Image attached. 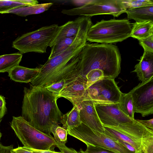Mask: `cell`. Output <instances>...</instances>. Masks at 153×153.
<instances>
[{
  "label": "cell",
  "instance_id": "45",
  "mask_svg": "<svg viewBox=\"0 0 153 153\" xmlns=\"http://www.w3.org/2000/svg\"><path fill=\"white\" fill-rule=\"evenodd\" d=\"M143 153H144L143 152Z\"/></svg>",
  "mask_w": 153,
  "mask_h": 153
},
{
  "label": "cell",
  "instance_id": "43",
  "mask_svg": "<svg viewBox=\"0 0 153 153\" xmlns=\"http://www.w3.org/2000/svg\"><path fill=\"white\" fill-rule=\"evenodd\" d=\"M1 120H2V118H1L0 117V123H1Z\"/></svg>",
  "mask_w": 153,
  "mask_h": 153
},
{
  "label": "cell",
  "instance_id": "27",
  "mask_svg": "<svg viewBox=\"0 0 153 153\" xmlns=\"http://www.w3.org/2000/svg\"><path fill=\"white\" fill-rule=\"evenodd\" d=\"M120 1L126 9L153 5V0H120Z\"/></svg>",
  "mask_w": 153,
  "mask_h": 153
},
{
  "label": "cell",
  "instance_id": "9",
  "mask_svg": "<svg viewBox=\"0 0 153 153\" xmlns=\"http://www.w3.org/2000/svg\"><path fill=\"white\" fill-rule=\"evenodd\" d=\"M87 90V100H92L94 104L119 103L122 93L114 79L107 77L97 81Z\"/></svg>",
  "mask_w": 153,
  "mask_h": 153
},
{
  "label": "cell",
  "instance_id": "34",
  "mask_svg": "<svg viewBox=\"0 0 153 153\" xmlns=\"http://www.w3.org/2000/svg\"><path fill=\"white\" fill-rule=\"evenodd\" d=\"M11 153H33L30 148L24 146H18L11 150Z\"/></svg>",
  "mask_w": 153,
  "mask_h": 153
},
{
  "label": "cell",
  "instance_id": "44",
  "mask_svg": "<svg viewBox=\"0 0 153 153\" xmlns=\"http://www.w3.org/2000/svg\"><path fill=\"white\" fill-rule=\"evenodd\" d=\"M143 151H142L141 152L139 153H143Z\"/></svg>",
  "mask_w": 153,
  "mask_h": 153
},
{
  "label": "cell",
  "instance_id": "35",
  "mask_svg": "<svg viewBox=\"0 0 153 153\" xmlns=\"http://www.w3.org/2000/svg\"><path fill=\"white\" fill-rule=\"evenodd\" d=\"M56 146L59 149L62 153H79L74 149L68 148L65 145L61 146L56 144Z\"/></svg>",
  "mask_w": 153,
  "mask_h": 153
},
{
  "label": "cell",
  "instance_id": "25",
  "mask_svg": "<svg viewBox=\"0 0 153 153\" xmlns=\"http://www.w3.org/2000/svg\"><path fill=\"white\" fill-rule=\"evenodd\" d=\"M51 132L54 136L53 137L57 144L61 146L65 145L68 134L67 129L57 124L53 126L51 128Z\"/></svg>",
  "mask_w": 153,
  "mask_h": 153
},
{
  "label": "cell",
  "instance_id": "23",
  "mask_svg": "<svg viewBox=\"0 0 153 153\" xmlns=\"http://www.w3.org/2000/svg\"><path fill=\"white\" fill-rule=\"evenodd\" d=\"M104 128V134L112 138L119 139L130 144L136 149L137 153L142 151L141 143L135 141L124 134L113 129L107 126H103Z\"/></svg>",
  "mask_w": 153,
  "mask_h": 153
},
{
  "label": "cell",
  "instance_id": "11",
  "mask_svg": "<svg viewBox=\"0 0 153 153\" xmlns=\"http://www.w3.org/2000/svg\"><path fill=\"white\" fill-rule=\"evenodd\" d=\"M94 104L99 117L103 126H117L121 124L133 122L135 120L121 111L119 103Z\"/></svg>",
  "mask_w": 153,
  "mask_h": 153
},
{
  "label": "cell",
  "instance_id": "31",
  "mask_svg": "<svg viewBox=\"0 0 153 153\" xmlns=\"http://www.w3.org/2000/svg\"><path fill=\"white\" fill-rule=\"evenodd\" d=\"M138 40L140 45L144 49V51L153 53V35Z\"/></svg>",
  "mask_w": 153,
  "mask_h": 153
},
{
  "label": "cell",
  "instance_id": "29",
  "mask_svg": "<svg viewBox=\"0 0 153 153\" xmlns=\"http://www.w3.org/2000/svg\"><path fill=\"white\" fill-rule=\"evenodd\" d=\"M104 77L103 71L100 69H94L90 71L86 75L87 88L99 80Z\"/></svg>",
  "mask_w": 153,
  "mask_h": 153
},
{
  "label": "cell",
  "instance_id": "28",
  "mask_svg": "<svg viewBox=\"0 0 153 153\" xmlns=\"http://www.w3.org/2000/svg\"><path fill=\"white\" fill-rule=\"evenodd\" d=\"M76 80H74L71 79H62L45 88L48 91L56 96L58 97V96L64 88L71 83Z\"/></svg>",
  "mask_w": 153,
  "mask_h": 153
},
{
  "label": "cell",
  "instance_id": "32",
  "mask_svg": "<svg viewBox=\"0 0 153 153\" xmlns=\"http://www.w3.org/2000/svg\"><path fill=\"white\" fill-rule=\"evenodd\" d=\"M87 149L85 153H117L112 150L100 147L87 144Z\"/></svg>",
  "mask_w": 153,
  "mask_h": 153
},
{
  "label": "cell",
  "instance_id": "26",
  "mask_svg": "<svg viewBox=\"0 0 153 153\" xmlns=\"http://www.w3.org/2000/svg\"><path fill=\"white\" fill-rule=\"evenodd\" d=\"M30 6L25 0H0V13H5L14 8L22 6Z\"/></svg>",
  "mask_w": 153,
  "mask_h": 153
},
{
  "label": "cell",
  "instance_id": "36",
  "mask_svg": "<svg viewBox=\"0 0 153 153\" xmlns=\"http://www.w3.org/2000/svg\"><path fill=\"white\" fill-rule=\"evenodd\" d=\"M112 139L116 141L117 142L119 143L121 145L126 148L130 151L133 152L134 153H137V151L136 149L134 147H133L130 144L119 139H114L113 138Z\"/></svg>",
  "mask_w": 153,
  "mask_h": 153
},
{
  "label": "cell",
  "instance_id": "2",
  "mask_svg": "<svg viewBox=\"0 0 153 153\" xmlns=\"http://www.w3.org/2000/svg\"><path fill=\"white\" fill-rule=\"evenodd\" d=\"M86 37L75 42L65 51L48 59L30 82L33 86L46 87L64 79L75 80L80 76L78 63L79 54L86 43Z\"/></svg>",
  "mask_w": 153,
  "mask_h": 153
},
{
  "label": "cell",
  "instance_id": "40",
  "mask_svg": "<svg viewBox=\"0 0 153 153\" xmlns=\"http://www.w3.org/2000/svg\"><path fill=\"white\" fill-rule=\"evenodd\" d=\"M92 0H72V3L75 4L82 6L90 3Z\"/></svg>",
  "mask_w": 153,
  "mask_h": 153
},
{
  "label": "cell",
  "instance_id": "13",
  "mask_svg": "<svg viewBox=\"0 0 153 153\" xmlns=\"http://www.w3.org/2000/svg\"><path fill=\"white\" fill-rule=\"evenodd\" d=\"M78 107L82 123L94 130L104 133V126L99 117L93 101L90 100H85Z\"/></svg>",
  "mask_w": 153,
  "mask_h": 153
},
{
  "label": "cell",
  "instance_id": "5",
  "mask_svg": "<svg viewBox=\"0 0 153 153\" xmlns=\"http://www.w3.org/2000/svg\"><path fill=\"white\" fill-rule=\"evenodd\" d=\"M10 125L16 136L26 147L54 150L57 143L51 134L42 132L31 126L21 116H13Z\"/></svg>",
  "mask_w": 153,
  "mask_h": 153
},
{
  "label": "cell",
  "instance_id": "21",
  "mask_svg": "<svg viewBox=\"0 0 153 153\" xmlns=\"http://www.w3.org/2000/svg\"><path fill=\"white\" fill-rule=\"evenodd\" d=\"M61 123L62 127L67 130L78 126L82 123L79 115V110L78 106H74L71 111L63 114Z\"/></svg>",
  "mask_w": 153,
  "mask_h": 153
},
{
  "label": "cell",
  "instance_id": "37",
  "mask_svg": "<svg viewBox=\"0 0 153 153\" xmlns=\"http://www.w3.org/2000/svg\"><path fill=\"white\" fill-rule=\"evenodd\" d=\"M140 123L147 128L153 131V119L148 120H136Z\"/></svg>",
  "mask_w": 153,
  "mask_h": 153
},
{
  "label": "cell",
  "instance_id": "17",
  "mask_svg": "<svg viewBox=\"0 0 153 153\" xmlns=\"http://www.w3.org/2000/svg\"><path fill=\"white\" fill-rule=\"evenodd\" d=\"M39 70V68H31L19 65L8 72V76L15 82L28 83L31 82Z\"/></svg>",
  "mask_w": 153,
  "mask_h": 153
},
{
  "label": "cell",
  "instance_id": "22",
  "mask_svg": "<svg viewBox=\"0 0 153 153\" xmlns=\"http://www.w3.org/2000/svg\"><path fill=\"white\" fill-rule=\"evenodd\" d=\"M22 56L19 53L0 55V73L8 72L19 65Z\"/></svg>",
  "mask_w": 153,
  "mask_h": 153
},
{
  "label": "cell",
  "instance_id": "20",
  "mask_svg": "<svg viewBox=\"0 0 153 153\" xmlns=\"http://www.w3.org/2000/svg\"><path fill=\"white\" fill-rule=\"evenodd\" d=\"M132 25L131 37L138 40L153 35V21L135 22Z\"/></svg>",
  "mask_w": 153,
  "mask_h": 153
},
{
  "label": "cell",
  "instance_id": "6",
  "mask_svg": "<svg viewBox=\"0 0 153 153\" xmlns=\"http://www.w3.org/2000/svg\"><path fill=\"white\" fill-rule=\"evenodd\" d=\"M59 27L58 25L53 24L24 34L13 42L12 47L21 54L30 52L46 53Z\"/></svg>",
  "mask_w": 153,
  "mask_h": 153
},
{
  "label": "cell",
  "instance_id": "24",
  "mask_svg": "<svg viewBox=\"0 0 153 153\" xmlns=\"http://www.w3.org/2000/svg\"><path fill=\"white\" fill-rule=\"evenodd\" d=\"M120 109L127 116L134 120L135 113L134 105L131 94L121 93L119 103Z\"/></svg>",
  "mask_w": 153,
  "mask_h": 153
},
{
  "label": "cell",
  "instance_id": "33",
  "mask_svg": "<svg viewBox=\"0 0 153 153\" xmlns=\"http://www.w3.org/2000/svg\"><path fill=\"white\" fill-rule=\"evenodd\" d=\"M7 111L6 102L4 97L0 95V117L2 118Z\"/></svg>",
  "mask_w": 153,
  "mask_h": 153
},
{
  "label": "cell",
  "instance_id": "8",
  "mask_svg": "<svg viewBox=\"0 0 153 153\" xmlns=\"http://www.w3.org/2000/svg\"><path fill=\"white\" fill-rule=\"evenodd\" d=\"M126 9L120 0H92L83 6L69 9H63L61 13L68 16L91 17L100 15H110L118 17L126 13Z\"/></svg>",
  "mask_w": 153,
  "mask_h": 153
},
{
  "label": "cell",
  "instance_id": "4",
  "mask_svg": "<svg viewBox=\"0 0 153 153\" xmlns=\"http://www.w3.org/2000/svg\"><path fill=\"white\" fill-rule=\"evenodd\" d=\"M131 25L126 19H102L89 28L86 35L87 41L111 44L122 42L131 37Z\"/></svg>",
  "mask_w": 153,
  "mask_h": 153
},
{
  "label": "cell",
  "instance_id": "18",
  "mask_svg": "<svg viewBox=\"0 0 153 153\" xmlns=\"http://www.w3.org/2000/svg\"><path fill=\"white\" fill-rule=\"evenodd\" d=\"M126 13L128 19H133L137 22L153 21V5L127 9Z\"/></svg>",
  "mask_w": 153,
  "mask_h": 153
},
{
  "label": "cell",
  "instance_id": "3",
  "mask_svg": "<svg viewBox=\"0 0 153 153\" xmlns=\"http://www.w3.org/2000/svg\"><path fill=\"white\" fill-rule=\"evenodd\" d=\"M121 61L115 45L86 43L79 54L78 65L80 75L85 78L90 71L97 69L103 71L104 77L114 79L120 72Z\"/></svg>",
  "mask_w": 153,
  "mask_h": 153
},
{
  "label": "cell",
  "instance_id": "1",
  "mask_svg": "<svg viewBox=\"0 0 153 153\" xmlns=\"http://www.w3.org/2000/svg\"><path fill=\"white\" fill-rule=\"evenodd\" d=\"M22 117L40 131L51 134L53 126L61 123L63 114L57 105V97L45 87L30 84L25 87Z\"/></svg>",
  "mask_w": 153,
  "mask_h": 153
},
{
  "label": "cell",
  "instance_id": "14",
  "mask_svg": "<svg viewBox=\"0 0 153 153\" xmlns=\"http://www.w3.org/2000/svg\"><path fill=\"white\" fill-rule=\"evenodd\" d=\"M107 126L141 143L143 138L153 136V131L145 127L136 120L133 122L121 124L117 126Z\"/></svg>",
  "mask_w": 153,
  "mask_h": 153
},
{
  "label": "cell",
  "instance_id": "12",
  "mask_svg": "<svg viewBox=\"0 0 153 153\" xmlns=\"http://www.w3.org/2000/svg\"><path fill=\"white\" fill-rule=\"evenodd\" d=\"M86 83V79L80 76L64 88L58 96V98H65L71 102L73 106H78L88 98Z\"/></svg>",
  "mask_w": 153,
  "mask_h": 153
},
{
  "label": "cell",
  "instance_id": "30",
  "mask_svg": "<svg viewBox=\"0 0 153 153\" xmlns=\"http://www.w3.org/2000/svg\"><path fill=\"white\" fill-rule=\"evenodd\" d=\"M141 149L144 153H153V136L143 139Z\"/></svg>",
  "mask_w": 153,
  "mask_h": 153
},
{
  "label": "cell",
  "instance_id": "39",
  "mask_svg": "<svg viewBox=\"0 0 153 153\" xmlns=\"http://www.w3.org/2000/svg\"><path fill=\"white\" fill-rule=\"evenodd\" d=\"M33 153H62L60 152H56L51 150H44L35 149L30 148Z\"/></svg>",
  "mask_w": 153,
  "mask_h": 153
},
{
  "label": "cell",
  "instance_id": "41",
  "mask_svg": "<svg viewBox=\"0 0 153 153\" xmlns=\"http://www.w3.org/2000/svg\"><path fill=\"white\" fill-rule=\"evenodd\" d=\"M79 153H85L84 151L82 149H80L79 151L78 152Z\"/></svg>",
  "mask_w": 153,
  "mask_h": 153
},
{
  "label": "cell",
  "instance_id": "10",
  "mask_svg": "<svg viewBox=\"0 0 153 153\" xmlns=\"http://www.w3.org/2000/svg\"><path fill=\"white\" fill-rule=\"evenodd\" d=\"M129 92L132 97L135 112L143 117L153 114V77L140 83Z\"/></svg>",
  "mask_w": 153,
  "mask_h": 153
},
{
  "label": "cell",
  "instance_id": "42",
  "mask_svg": "<svg viewBox=\"0 0 153 153\" xmlns=\"http://www.w3.org/2000/svg\"><path fill=\"white\" fill-rule=\"evenodd\" d=\"M1 136H2V134L1 133V132H0V139L1 138Z\"/></svg>",
  "mask_w": 153,
  "mask_h": 153
},
{
  "label": "cell",
  "instance_id": "19",
  "mask_svg": "<svg viewBox=\"0 0 153 153\" xmlns=\"http://www.w3.org/2000/svg\"><path fill=\"white\" fill-rule=\"evenodd\" d=\"M53 4V3L50 2L20 7L6 12L5 13H13L22 16L39 14L47 10Z\"/></svg>",
  "mask_w": 153,
  "mask_h": 153
},
{
  "label": "cell",
  "instance_id": "16",
  "mask_svg": "<svg viewBox=\"0 0 153 153\" xmlns=\"http://www.w3.org/2000/svg\"><path fill=\"white\" fill-rule=\"evenodd\" d=\"M139 61L132 72L136 73L142 82L153 77V53L144 51Z\"/></svg>",
  "mask_w": 153,
  "mask_h": 153
},
{
  "label": "cell",
  "instance_id": "38",
  "mask_svg": "<svg viewBox=\"0 0 153 153\" xmlns=\"http://www.w3.org/2000/svg\"><path fill=\"white\" fill-rule=\"evenodd\" d=\"M13 149V145L5 146L0 142V153H11V150Z\"/></svg>",
  "mask_w": 153,
  "mask_h": 153
},
{
  "label": "cell",
  "instance_id": "7",
  "mask_svg": "<svg viewBox=\"0 0 153 153\" xmlns=\"http://www.w3.org/2000/svg\"><path fill=\"white\" fill-rule=\"evenodd\" d=\"M68 134L84 143L106 149L117 153H134L104 133L94 130L82 123L68 130Z\"/></svg>",
  "mask_w": 153,
  "mask_h": 153
},
{
  "label": "cell",
  "instance_id": "15",
  "mask_svg": "<svg viewBox=\"0 0 153 153\" xmlns=\"http://www.w3.org/2000/svg\"><path fill=\"white\" fill-rule=\"evenodd\" d=\"M90 18L89 17L80 16L73 21H68L59 26L58 31L49 46L51 48L64 39L77 35L81 28Z\"/></svg>",
  "mask_w": 153,
  "mask_h": 153
}]
</instances>
